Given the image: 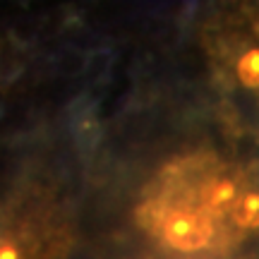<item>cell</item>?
Segmentation results:
<instances>
[{
  "mask_svg": "<svg viewBox=\"0 0 259 259\" xmlns=\"http://www.w3.org/2000/svg\"><path fill=\"white\" fill-rule=\"evenodd\" d=\"M103 147L92 216L111 259H259V142L204 96L139 108Z\"/></svg>",
  "mask_w": 259,
  "mask_h": 259,
  "instance_id": "1",
  "label": "cell"
},
{
  "mask_svg": "<svg viewBox=\"0 0 259 259\" xmlns=\"http://www.w3.org/2000/svg\"><path fill=\"white\" fill-rule=\"evenodd\" d=\"M194 46L202 96L259 142V0H213Z\"/></svg>",
  "mask_w": 259,
  "mask_h": 259,
  "instance_id": "2",
  "label": "cell"
}]
</instances>
